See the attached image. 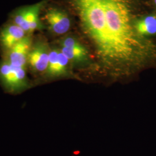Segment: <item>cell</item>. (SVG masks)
<instances>
[{"label": "cell", "instance_id": "obj_1", "mask_svg": "<svg viewBox=\"0 0 156 156\" xmlns=\"http://www.w3.org/2000/svg\"><path fill=\"white\" fill-rule=\"evenodd\" d=\"M90 45L95 66L115 79L156 67V41L142 37L135 20L147 11L145 0H62Z\"/></svg>", "mask_w": 156, "mask_h": 156}, {"label": "cell", "instance_id": "obj_2", "mask_svg": "<svg viewBox=\"0 0 156 156\" xmlns=\"http://www.w3.org/2000/svg\"><path fill=\"white\" fill-rule=\"evenodd\" d=\"M26 69L15 67L4 60L0 63V82L8 91L17 93L29 87Z\"/></svg>", "mask_w": 156, "mask_h": 156}, {"label": "cell", "instance_id": "obj_9", "mask_svg": "<svg viewBox=\"0 0 156 156\" xmlns=\"http://www.w3.org/2000/svg\"><path fill=\"white\" fill-rule=\"evenodd\" d=\"M43 2L37 3L33 5L26 7V12L24 21L20 27L26 33H33L41 27L39 21V13Z\"/></svg>", "mask_w": 156, "mask_h": 156}, {"label": "cell", "instance_id": "obj_8", "mask_svg": "<svg viewBox=\"0 0 156 156\" xmlns=\"http://www.w3.org/2000/svg\"><path fill=\"white\" fill-rule=\"evenodd\" d=\"M26 36V33L24 30L13 23L7 25L1 31L0 44L6 51L10 49Z\"/></svg>", "mask_w": 156, "mask_h": 156}, {"label": "cell", "instance_id": "obj_6", "mask_svg": "<svg viewBox=\"0 0 156 156\" xmlns=\"http://www.w3.org/2000/svg\"><path fill=\"white\" fill-rule=\"evenodd\" d=\"M45 20L53 33L63 35L71 26V21L66 12L57 8H50L45 13Z\"/></svg>", "mask_w": 156, "mask_h": 156}, {"label": "cell", "instance_id": "obj_3", "mask_svg": "<svg viewBox=\"0 0 156 156\" xmlns=\"http://www.w3.org/2000/svg\"><path fill=\"white\" fill-rule=\"evenodd\" d=\"M59 49L73 66H82L91 61L88 48L73 37L68 36L61 39Z\"/></svg>", "mask_w": 156, "mask_h": 156}, {"label": "cell", "instance_id": "obj_10", "mask_svg": "<svg viewBox=\"0 0 156 156\" xmlns=\"http://www.w3.org/2000/svg\"><path fill=\"white\" fill-rule=\"evenodd\" d=\"M146 5L149 10L156 12V0H148Z\"/></svg>", "mask_w": 156, "mask_h": 156}, {"label": "cell", "instance_id": "obj_5", "mask_svg": "<svg viewBox=\"0 0 156 156\" xmlns=\"http://www.w3.org/2000/svg\"><path fill=\"white\" fill-rule=\"evenodd\" d=\"M30 36H26L10 49L6 51L4 60L12 66L27 68L30 51L33 44Z\"/></svg>", "mask_w": 156, "mask_h": 156}, {"label": "cell", "instance_id": "obj_7", "mask_svg": "<svg viewBox=\"0 0 156 156\" xmlns=\"http://www.w3.org/2000/svg\"><path fill=\"white\" fill-rule=\"evenodd\" d=\"M138 33L147 38L156 37V12L147 10L138 17L134 22Z\"/></svg>", "mask_w": 156, "mask_h": 156}, {"label": "cell", "instance_id": "obj_4", "mask_svg": "<svg viewBox=\"0 0 156 156\" xmlns=\"http://www.w3.org/2000/svg\"><path fill=\"white\" fill-rule=\"evenodd\" d=\"M50 50V46L44 40L33 42L28 55L27 67L35 74H45L48 65Z\"/></svg>", "mask_w": 156, "mask_h": 156}]
</instances>
